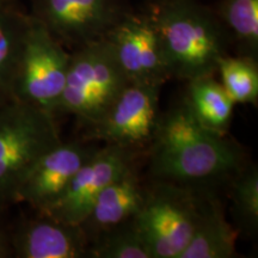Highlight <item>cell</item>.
Listing matches in <instances>:
<instances>
[{"mask_svg": "<svg viewBox=\"0 0 258 258\" xmlns=\"http://www.w3.org/2000/svg\"><path fill=\"white\" fill-rule=\"evenodd\" d=\"M128 84L105 38L74 48L54 116L73 115L88 128L102 117Z\"/></svg>", "mask_w": 258, "mask_h": 258, "instance_id": "obj_3", "label": "cell"}, {"mask_svg": "<svg viewBox=\"0 0 258 258\" xmlns=\"http://www.w3.org/2000/svg\"><path fill=\"white\" fill-rule=\"evenodd\" d=\"M206 191L154 179L146 185L134 220L153 258H180L198 225Z\"/></svg>", "mask_w": 258, "mask_h": 258, "instance_id": "obj_5", "label": "cell"}, {"mask_svg": "<svg viewBox=\"0 0 258 258\" xmlns=\"http://www.w3.org/2000/svg\"><path fill=\"white\" fill-rule=\"evenodd\" d=\"M152 16L172 78L185 82L217 73L230 38L215 11L196 0H153Z\"/></svg>", "mask_w": 258, "mask_h": 258, "instance_id": "obj_1", "label": "cell"}, {"mask_svg": "<svg viewBox=\"0 0 258 258\" xmlns=\"http://www.w3.org/2000/svg\"><path fill=\"white\" fill-rule=\"evenodd\" d=\"M215 15L240 55L258 57V0H221Z\"/></svg>", "mask_w": 258, "mask_h": 258, "instance_id": "obj_17", "label": "cell"}, {"mask_svg": "<svg viewBox=\"0 0 258 258\" xmlns=\"http://www.w3.org/2000/svg\"><path fill=\"white\" fill-rule=\"evenodd\" d=\"M152 2H153V0H152Z\"/></svg>", "mask_w": 258, "mask_h": 258, "instance_id": "obj_22", "label": "cell"}, {"mask_svg": "<svg viewBox=\"0 0 258 258\" xmlns=\"http://www.w3.org/2000/svg\"><path fill=\"white\" fill-rule=\"evenodd\" d=\"M159 85L129 83L101 118L90 125L86 140L147 151L160 117Z\"/></svg>", "mask_w": 258, "mask_h": 258, "instance_id": "obj_7", "label": "cell"}, {"mask_svg": "<svg viewBox=\"0 0 258 258\" xmlns=\"http://www.w3.org/2000/svg\"><path fill=\"white\" fill-rule=\"evenodd\" d=\"M150 173L164 180L195 190L231 179L243 167L244 152L227 135L208 134L170 147L148 148Z\"/></svg>", "mask_w": 258, "mask_h": 258, "instance_id": "obj_4", "label": "cell"}, {"mask_svg": "<svg viewBox=\"0 0 258 258\" xmlns=\"http://www.w3.org/2000/svg\"><path fill=\"white\" fill-rule=\"evenodd\" d=\"M98 147L92 141H61L50 148L25 176L16 192L15 203H27L37 213L46 211Z\"/></svg>", "mask_w": 258, "mask_h": 258, "instance_id": "obj_11", "label": "cell"}, {"mask_svg": "<svg viewBox=\"0 0 258 258\" xmlns=\"http://www.w3.org/2000/svg\"><path fill=\"white\" fill-rule=\"evenodd\" d=\"M89 258H153L134 219L103 232L90 241Z\"/></svg>", "mask_w": 258, "mask_h": 258, "instance_id": "obj_18", "label": "cell"}, {"mask_svg": "<svg viewBox=\"0 0 258 258\" xmlns=\"http://www.w3.org/2000/svg\"><path fill=\"white\" fill-rule=\"evenodd\" d=\"M145 194L146 185L139 175L137 161L105 186L80 224L89 241L137 217L143 207Z\"/></svg>", "mask_w": 258, "mask_h": 258, "instance_id": "obj_13", "label": "cell"}, {"mask_svg": "<svg viewBox=\"0 0 258 258\" xmlns=\"http://www.w3.org/2000/svg\"><path fill=\"white\" fill-rule=\"evenodd\" d=\"M140 151L104 144L80 167L70 184L49 208L42 212L56 220L80 225L99 194L129 166L137 163Z\"/></svg>", "mask_w": 258, "mask_h": 258, "instance_id": "obj_10", "label": "cell"}, {"mask_svg": "<svg viewBox=\"0 0 258 258\" xmlns=\"http://www.w3.org/2000/svg\"><path fill=\"white\" fill-rule=\"evenodd\" d=\"M14 257L11 243V232L0 225V258Z\"/></svg>", "mask_w": 258, "mask_h": 258, "instance_id": "obj_21", "label": "cell"}, {"mask_svg": "<svg viewBox=\"0 0 258 258\" xmlns=\"http://www.w3.org/2000/svg\"><path fill=\"white\" fill-rule=\"evenodd\" d=\"M184 101L203 127L215 134L227 135L234 102L215 74L189 80Z\"/></svg>", "mask_w": 258, "mask_h": 258, "instance_id": "obj_16", "label": "cell"}, {"mask_svg": "<svg viewBox=\"0 0 258 258\" xmlns=\"http://www.w3.org/2000/svg\"><path fill=\"white\" fill-rule=\"evenodd\" d=\"M231 180V199L233 215L244 232L256 234L258 228V170L244 165Z\"/></svg>", "mask_w": 258, "mask_h": 258, "instance_id": "obj_20", "label": "cell"}, {"mask_svg": "<svg viewBox=\"0 0 258 258\" xmlns=\"http://www.w3.org/2000/svg\"><path fill=\"white\" fill-rule=\"evenodd\" d=\"M237 232L226 219L221 202L207 190L191 239L180 258H232Z\"/></svg>", "mask_w": 258, "mask_h": 258, "instance_id": "obj_14", "label": "cell"}, {"mask_svg": "<svg viewBox=\"0 0 258 258\" xmlns=\"http://www.w3.org/2000/svg\"><path fill=\"white\" fill-rule=\"evenodd\" d=\"M11 243L17 258H85L90 245L80 225L41 213L22 221L11 232Z\"/></svg>", "mask_w": 258, "mask_h": 258, "instance_id": "obj_12", "label": "cell"}, {"mask_svg": "<svg viewBox=\"0 0 258 258\" xmlns=\"http://www.w3.org/2000/svg\"><path fill=\"white\" fill-rule=\"evenodd\" d=\"M104 38L129 83L163 86L172 79L150 12L138 14L128 10Z\"/></svg>", "mask_w": 258, "mask_h": 258, "instance_id": "obj_9", "label": "cell"}, {"mask_svg": "<svg viewBox=\"0 0 258 258\" xmlns=\"http://www.w3.org/2000/svg\"><path fill=\"white\" fill-rule=\"evenodd\" d=\"M71 53L43 25L31 17L19 56L11 101H19L54 115L63 91Z\"/></svg>", "mask_w": 258, "mask_h": 258, "instance_id": "obj_6", "label": "cell"}, {"mask_svg": "<svg viewBox=\"0 0 258 258\" xmlns=\"http://www.w3.org/2000/svg\"><path fill=\"white\" fill-rule=\"evenodd\" d=\"M128 10L123 0H31L29 14L74 49L104 38Z\"/></svg>", "mask_w": 258, "mask_h": 258, "instance_id": "obj_8", "label": "cell"}, {"mask_svg": "<svg viewBox=\"0 0 258 258\" xmlns=\"http://www.w3.org/2000/svg\"><path fill=\"white\" fill-rule=\"evenodd\" d=\"M31 16L17 0H0V105L11 101L16 69Z\"/></svg>", "mask_w": 258, "mask_h": 258, "instance_id": "obj_15", "label": "cell"}, {"mask_svg": "<svg viewBox=\"0 0 258 258\" xmlns=\"http://www.w3.org/2000/svg\"><path fill=\"white\" fill-rule=\"evenodd\" d=\"M50 112L19 101L0 105V207L16 192L36 161L62 141Z\"/></svg>", "mask_w": 258, "mask_h": 258, "instance_id": "obj_2", "label": "cell"}, {"mask_svg": "<svg viewBox=\"0 0 258 258\" xmlns=\"http://www.w3.org/2000/svg\"><path fill=\"white\" fill-rule=\"evenodd\" d=\"M257 59L247 55H222L218 60L217 73L220 83L234 104H256L258 99Z\"/></svg>", "mask_w": 258, "mask_h": 258, "instance_id": "obj_19", "label": "cell"}]
</instances>
